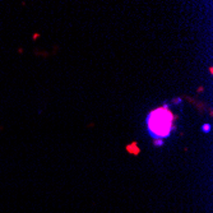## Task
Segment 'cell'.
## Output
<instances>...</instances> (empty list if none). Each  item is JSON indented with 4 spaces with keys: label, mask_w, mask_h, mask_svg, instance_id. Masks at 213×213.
I'll return each instance as SVG.
<instances>
[{
    "label": "cell",
    "mask_w": 213,
    "mask_h": 213,
    "mask_svg": "<svg viewBox=\"0 0 213 213\" xmlns=\"http://www.w3.org/2000/svg\"><path fill=\"white\" fill-rule=\"evenodd\" d=\"M145 126L148 134L154 139H167L171 133L176 130L175 115L170 110L168 105L162 106L149 111L145 117Z\"/></svg>",
    "instance_id": "6da1fadb"
},
{
    "label": "cell",
    "mask_w": 213,
    "mask_h": 213,
    "mask_svg": "<svg viewBox=\"0 0 213 213\" xmlns=\"http://www.w3.org/2000/svg\"><path fill=\"white\" fill-rule=\"evenodd\" d=\"M202 131L203 133H209L211 131V125L209 124H203L202 125Z\"/></svg>",
    "instance_id": "7a4b0ae2"
},
{
    "label": "cell",
    "mask_w": 213,
    "mask_h": 213,
    "mask_svg": "<svg viewBox=\"0 0 213 213\" xmlns=\"http://www.w3.org/2000/svg\"><path fill=\"white\" fill-rule=\"evenodd\" d=\"M163 143H165V140H162V139H154V140H153V144H154V147H161Z\"/></svg>",
    "instance_id": "3957f363"
},
{
    "label": "cell",
    "mask_w": 213,
    "mask_h": 213,
    "mask_svg": "<svg viewBox=\"0 0 213 213\" xmlns=\"http://www.w3.org/2000/svg\"><path fill=\"white\" fill-rule=\"evenodd\" d=\"M181 102V98H176V100H174V103H180Z\"/></svg>",
    "instance_id": "277c9868"
}]
</instances>
